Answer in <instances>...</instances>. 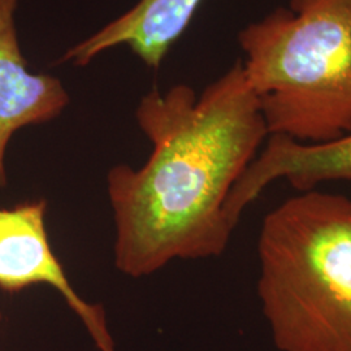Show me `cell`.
Listing matches in <instances>:
<instances>
[{"instance_id": "1", "label": "cell", "mask_w": 351, "mask_h": 351, "mask_svg": "<svg viewBox=\"0 0 351 351\" xmlns=\"http://www.w3.org/2000/svg\"><path fill=\"white\" fill-rule=\"evenodd\" d=\"M137 120L154 146L149 160L139 169L116 165L107 178L116 267L143 277L173 259L220 255L233 232L226 199L268 138L242 63L199 98L186 85L152 90Z\"/></svg>"}, {"instance_id": "2", "label": "cell", "mask_w": 351, "mask_h": 351, "mask_svg": "<svg viewBox=\"0 0 351 351\" xmlns=\"http://www.w3.org/2000/svg\"><path fill=\"white\" fill-rule=\"evenodd\" d=\"M258 294L277 349L351 351V199L302 191L268 213Z\"/></svg>"}, {"instance_id": "3", "label": "cell", "mask_w": 351, "mask_h": 351, "mask_svg": "<svg viewBox=\"0 0 351 351\" xmlns=\"http://www.w3.org/2000/svg\"><path fill=\"white\" fill-rule=\"evenodd\" d=\"M268 136L324 143L351 132V0H290L241 30Z\"/></svg>"}, {"instance_id": "4", "label": "cell", "mask_w": 351, "mask_h": 351, "mask_svg": "<svg viewBox=\"0 0 351 351\" xmlns=\"http://www.w3.org/2000/svg\"><path fill=\"white\" fill-rule=\"evenodd\" d=\"M46 208L45 201L0 208V289L19 293L33 285H50L82 320L97 348L114 351L103 307L78 295L51 249L45 223Z\"/></svg>"}, {"instance_id": "5", "label": "cell", "mask_w": 351, "mask_h": 351, "mask_svg": "<svg viewBox=\"0 0 351 351\" xmlns=\"http://www.w3.org/2000/svg\"><path fill=\"white\" fill-rule=\"evenodd\" d=\"M277 180H287L301 191L314 190L326 181H351V132L324 143H302L284 136H268L265 147L226 199V219L232 228H236L241 213L251 202Z\"/></svg>"}, {"instance_id": "6", "label": "cell", "mask_w": 351, "mask_h": 351, "mask_svg": "<svg viewBox=\"0 0 351 351\" xmlns=\"http://www.w3.org/2000/svg\"><path fill=\"white\" fill-rule=\"evenodd\" d=\"M17 4L0 0V189L7 185L5 152L13 134L58 117L69 101L58 78L27 69L16 30Z\"/></svg>"}, {"instance_id": "7", "label": "cell", "mask_w": 351, "mask_h": 351, "mask_svg": "<svg viewBox=\"0 0 351 351\" xmlns=\"http://www.w3.org/2000/svg\"><path fill=\"white\" fill-rule=\"evenodd\" d=\"M201 1L138 0L123 16L66 51L63 60L82 66L103 51L126 45L146 65L158 68L188 27Z\"/></svg>"}, {"instance_id": "8", "label": "cell", "mask_w": 351, "mask_h": 351, "mask_svg": "<svg viewBox=\"0 0 351 351\" xmlns=\"http://www.w3.org/2000/svg\"><path fill=\"white\" fill-rule=\"evenodd\" d=\"M1 320H3V315H1V311H0V324H1Z\"/></svg>"}]
</instances>
